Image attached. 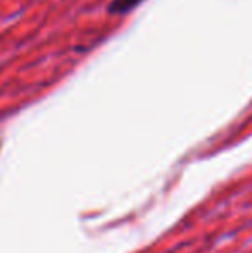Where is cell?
I'll use <instances>...</instances> for the list:
<instances>
[{
  "mask_svg": "<svg viewBox=\"0 0 252 253\" xmlns=\"http://www.w3.org/2000/svg\"><path fill=\"white\" fill-rule=\"evenodd\" d=\"M142 0H114L109 7V12L112 14H125L128 10L135 9Z\"/></svg>",
  "mask_w": 252,
  "mask_h": 253,
  "instance_id": "obj_1",
  "label": "cell"
}]
</instances>
